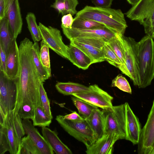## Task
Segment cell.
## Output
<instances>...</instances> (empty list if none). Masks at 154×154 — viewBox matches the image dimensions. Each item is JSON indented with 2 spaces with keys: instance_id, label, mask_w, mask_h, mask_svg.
<instances>
[{
  "instance_id": "6da1fadb",
  "label": "cell",
  "mask_w": 154,
  "mask_h": 154,
  "mask_svg": "<svg viewBox=\"0 0 154 154\" xmlns=\"http://www.w3.org/2000/svg\"><path fill=\"white\" fill-rule=\"evenodd\" d=\"M33 43L25 38L19 47L20 69L19 76L15 80L17 95L15 114L18 113L21 106L29 103L36 108L41 106L39 87L42 82L34 65L32 58L31 48Z\"/></svg>"
},
{
  "instance_id": "7a4b0ae2",
  "label": "cell",
  "mask_w": 154,
  "mask_h": 154,
  "mask_svg": "<svg viewBox=\"0 0 154 154\" xmlns=\"http://www.w3.org/2000/svg\"><path fill=\"white\" fill-rule=\"evenodd\" d=\"M0 127V154L7 152L19 154L22 139L26 133L18 114L13 110L8 112Z\"/></svg>"
},
{
  "instance_id": "3957f363",
  "label": "cell",
  "mask_w": 154,
  "mask_h": 154,
  "mask_svg": "<svg viewBox=\"0 0 154 154\" xmlns=\"http://www.w3.org/2000/svg\"><path fill=\"white\" fill-rule=\"evenodd\" d=\"M75 17L98 22L119 35H124L128 27L124 14L119 9L87 5L78 12Z\"/></svg>"
},
{
  "instance_id": "277c9868",
  "label": "cell",
  "mask_w": 154,
  "mask_h": 154,
  "mask_svg": "<svg viewBox=\"0 0 154 154\" xmlns=\"http://www.w3.org/2000/svg\"><path fill=\"white\" fill-rule=\"evenodd\" d=\"M140 78L139 88L150 85L154 79V41L148 35L137 43Z\"/></svg>"
},
{
  "instance_id": "5b68a950",
  "label": "cell",
  "mask_w": 154,
  "mask_h": 154,
  "mask_svg": "<svg viewBox=\"0 0 154 154\" xmlns=\"http://www.w3.org/2000/svg\"><path fill=\"white\" fill-rule=\"evenodd\" d=\"M104 122V134H115L119 140L127 139L125 103L102 110Z\"/></svg>"
},
{
  "instance_id": "8992f818",
  "label": "cell",
  "mask_w": 154,
  "mask_h": 154,
  "mask_svg": "<svg viewBox=\"0 0 154 154\" xmlns=\"http://www.w3.org/2000/svg\"><path fill=\"white\" fill-rule=\"evenodd\" d=\"M56 120L70 135L83 143L86 146L96 140V136L86 119L76 120L64 119L63 115L56 116Z\"/></svg>"
},
{
  "instance_id": "52a82bcc",
  "label": "cell",
  "mask_w": 154,
  "mask_h": 154,
  "mask_svg": "<svg viewBox=\"0 0 154 154\" xmlns=\"http://www.w3.org/2000/svg\"><path fill=\"white\" fill-rule=\"evenodd\" d=\"M119 38L123 48L127 69L130 74V78L134 85L138 87L140 78L138 56L137 43L131 37L120 35Z\"/></svg>"
},
{
  "instance_id": "ba28073f",
  "label": "cell",
  "mask_w": 154,
  "mask_h": 154,
  "mask_svg": "<svg viewBox=\"0 0 154 154\" xmlns=\"http://www.w3.org/2000/svg\"><path fill=\"white\" fill-rule=\"evenodd\" d=\"M17 95L15 80L9 78L0 70V120L14 108Z\"/></svg>"
},
{
  "instance_id": "9c48e42d",
  "label": "cell",
  "mask_w": 154,
  "mask_h": 154,
  "mask_svg": "<svg viewBox=\"0 0 154 154\" xmlns=\"http://www.w3.org/2000/svg\"><path fill=\"white\" fill-rule=\"evenodd\" d=\"M125 14L131 20L143 25L146 30L154 21V0H140Z\"/></svg>"
},
{
  "instance_id": "30bf717a",
  "label": "cell",
  "mask_w": 154,
  "mask_h": 154,
  "mask_svg": "<svg viewBox=\"0 0 154 154\" xmlns=\"http://www.w3.org/2000/svg\"><path fill=\"white\" fill-rule=\"evenodd\" d=\"M38 25L42 41L57 54L67 59L68 46L63 43L60 30L51 26H46L40 22Z\"/></svg>"
},
{
  "instance_id": "8fae6325",
  "label": "cell",
  "mask_w": 154,
  "mask_h": 154,
  "mask_svg": "<svg viewBox=\"0 0 154 154\" xmlns=\"http://www.w3.org/2000/svg\"><path fill=\"white\" fill-rule=\"evenodd\" d=\"M89 90L75 94V96L102 109L111 108L113 97L97 85L89 86Z\"/></svg>"
},
{
  "instance_id": "7c38bea8",
  "label": "cell",
  "mask_w": 154,
  "mask_h": 154,
  "mask_svg": "<svg viewBox=\"0 0 154 154\" xmlns=\"http://www.w3.org/2000/svg\"><path fill=\"white\" fill-rule=\"evenodd\" d=\"M154 148V100L137 144L139 154H150Z\"/></svg>"
},
{
  "instance_id": "4fadbf2b",
  "label": "cell",
  "mask_w": 154,
  "mask_h": 154,
  "mask_svg": "<svg viewBox=\"0 0 154 154\" xmlns=\"http://www.w3.org/2000/svg\"><path fill=\"white\" fill-rule=\"evenodd\" d=\"M64 34L69 40L76 38H88L102 39L108 43L118 35L107 28L93 29H86L72 27H61Z\"/></svg>"
},
{
  "instance_id": "5bb4252c",
  "label": "cell",
  "mask_w": 154,
  "mask_h": 154,
  "mask_svg": "<svg viewBox=\"0 0 154 154\" xmlns=\"http://www.w3.org/2000/svg\"><path fill=\"white\" fill-rule=\"evenodd\" d=\"M6 17L15 39L21 32L23 25L19 0H5Z\"/></svg>"
},
{
  "instance_id": "9a60e30c",
  "label": "cell",
  "mask_w": 154,
  "mask_h": 154,
  "mask_svg": "<svg viewBox=\"0 0 154 154\" xmlns=\"http://www.w3.org/2000/svg\"><path fill=\"white\" fill-rule=\"evenodd\" d=\"M119 140L115 134H104L101 137L86 146L87 154H111L115 142Z\"/></svg>"
},
{
  "instance_id": "2e32d148",
  "label": "cell",
  "mask_w": 154,
  "mask_h": 154,
  "mask_svg": "<svg viewBox=\"0 0 154 154\" xmlns=\"http://www.w3.org/2000/svg\"><path fill=\"white\" fill-rule=\"evenodd\" d=\"M29 119H23L22 123L25 133L29 136L41 154H53L54 152L43 136Z\"/></svg>"
},
{
  "instance_id": "e0dca14e",
  "label": "cell",
  "mask_w": 154,
  "mask_h": 154,
  "mask_svg": "<svg viewBox=\"0 0 154 154\" xmlns=\"http://www.w3.org/2000/svg\"><path fill=\"white\" fill-rule=\"evenodd\" d=\"M127 140L134 145L138 144L142 129L138 118L135 115L129 104L125 102Z\"/></svg>"
},
{
  "instance_id": "ac0fdd59",
  "label": "cell",
  "mask_w": 154,
  "mask_h": 154,
  "mask_svg": "<svg viewBox=\"0 0 154 154\" xmlns=\"http://www.w3.org/2000/svg\"><path fill=\"white\" fill-rule=\"evenodd\" d=\"M20 58L19 47L16 39H14L7 56L5 74L10 79L18 78L20 69Z\"/></svg>"
},
{
  "instance_id": "d6986e66",
  "label": "cell",
  "mask_w": 154,
  "mask_h": 154,
  "mask_svg": "<svg viewBox=\"0 0 154 154\" xmlns=\"http://www.w3.org/2000/svg\"><path fill=\"white\" fill-rule=\"evenodd\" d=\"M67 59L74 65L83 70L88 69L93 62L84 51L70 44L68 46Z\"/></svg>"
},
{
  "instance_id": "ffe728a7",
  "label": "cell",
  "mask_w": 154,
  "mask_h": 154,
  "mask_svg": "<svg viewBox=\"0 0 154 154\" xmlns=\"http://www.w3.org/2000/svg\"><path fill=\"white\" fill-rule=\"evenodd\" d=\"M42 136L57 154H72L71 150L59 139L57 132L46 127L42 128Z\"/></svg>"
},
{
  "instance_id": "44dd1931",
  "label": "cell",
  "mask_w": 154,
  "mask_h": 154,
  "mask_svg": "<svg viewBox=\"0 0 154 154\" xmlns=\"http://www.w3.org/2000/svg\"><path fill=\"white\" fill-rule=\"evenodd\" d=\"M86 119L93 130L97 140L101 137L104 134V122L102 110L98 108L95 109Z\"/></svg>"
},
{
  "instance_id": "7402d4cb",
  "label": "cell",
  "mask_w": 154,
  "mask_h": 154,
  "mask_svg": "<svg viewBox=\"0 0 154 154\" xmlns=\"http://www.w3.org/2000/svg\"><path fill=\"white\" fill-rule=\"evenodd\" d=\"M14 39L8 19L5 17L0 20V45L7 56Z\"/></svg>"
},
{
  "instance_id": "603a6c76",
  "label": "cell",
  "mask_w": 154,
  "mask_h": 154,
  "mask_svg": "<svg viewBox=\"0 0 154 154\" xmlns=\"http://www.w3.org/2000/svg\"><path fill=\"white\" fill-rule=\"evenodd\" d=\"M70 44L81 49H102L107 42L98 38H76L69 40Z\"/></svg>"
},
{
  "instance_id": "cb8c5ba5",
  "label": "cell",
  "mask_w": 154,
  "mask_h": 154,
  "mask_svg": "<svg viewBox=\"0 0 154 154\" xmlns=\"http://www.w3.org/2000/svg\"><path fill=\"white\" fill-rule=\"evenodd\" d=\"M55 87L59 93L64 95H72L90 89L89 86L72 82H58L56 84Z\"/></svg>"
},
{
  "instance_id": "d4e9b609",
  "label": "cell",
  "mask_w": 154,
  "mask_h": 154,
  "mask_svg": "<svg viewBox=\"0 0 154 154\" xmlns=\"http://www.w3.org/2000/svg\"><path fill=\"white\" fill-rule=\"evenodd\" d=\"M78 4V0H55L51 7L63 16L68 14L73 15L78 12L76 8Z\"/></svg>"
},
{
  "instance_id": "484cf974",
  "label": "cell",
  "mask_w": 154,
  "mask_h": 154,
  "mask_svg": "<svg viewBox=\"0 0 154 154\" xmlns=\"http://www.w3.org/2000/svg\"><path fill=\"white\" fill-rule=\"evenodd\" d=\"M40 50L38 42H34L31 48L32 59L40 79L42 82H44L50 77L40 60Z\"/></svg>"
},
{
  "instance_id": "4316f807",
  "label": "cell",
  "mask_w": 154,
  "mask_h": 154,
  "mask_svg": "<svg viewBox=\"0 0 154 154\" xmlns=\"http://www.w3.org/2000/svg\"><path fill=\"white\" fill-rule=\"evenodd\" d=\"M119 35H118L116 37L112 38L108 43L116 54L122 63L123 67V71L122 72L130 78V74L126 66L124 53L122 45L119 38Z\"/></svg>"
},
{
  "instance_id": "83f0119b",
  "label": "cell",
  "mask_w": 154,
  "mask_h": 154,
  "mask_svg": "<svg viewBox=\"0 0 154 154\" xmlns=\"http://www.w3.org/2000/svg\"><path fill=\"white\" fill-rule=\"evenodd\" d=\"M71 99L77 109L79 115L85 119H87L94 109L98 108L73 96L71 97Z\"/></svg>"
},
{
  "instance_id": "f1b7e54d",
  "label": "cell",
  "mask_w": 154,
  "mask_h": 154,
  "mask_svg": "<svg viewBox=\"0 0 154 154\" xmlns=\"http://www.w3.org/2000/svg\"><path fill=\"white\" fill-rule=\"evenodd\" d=\"M26 20L28 28L34 42H39L42 39L41 36L35 15L32 12H28L26 16Z\"/></svg>"
},
{
  "instance_id": "f546056e",
  "label": "cell",
  "mask_w": 154,
  "mask_h": 154,
  "mask_svg": "<svg viewBox=\"0 0 154 154\" xmlns=\"http://www.w3.org/2000/svg\"><path fill=\"white\" fill-rule=\"evenodd\" d=\"M72 27L86 29H103L106 27L103 24L95 21L76 17L73 19Z\"/></svg>"
},
{
  "instance_id": "4dcf8cb0",
  "label": "cell",
  "mask_w": 154,
  "mask_h": 154,
  "mask_svg": "<svg viewBox=\"0 0 154 154\" xmlns=\"http://www.w3.org/2000/svg\"><path fill=\"white\" fill-rule=\"evenodd\" d=\"M52 119L46 114L43 107L38 106L35 109L34 118L32 120L35 126L46 127L49 126L51 122Z\"/></svg>"
},
{
  "instance_id": "1f68e13d",
  "label": "cell",
  "mask_w": 154,
  "mask_h": 154,
  "mask_svg": "<svg viewBox=\"0 0 154 154\" xmlns=\"http://www.w3.org/2000/svg\"><path fill=\"white\" fill-rule=\"evenodd\" d=\"M106 59L110 64L119 69L122 72L123 67L122 63L113 50L108 43L102 48Z\"/></svg>"
},
{
  "instance_id": "d6a6232c",
  "label": "cell",
  "mask_w": 154,
  "mask_h": 154,
  "mask_svg": "<svg viewBox=\"0 0 154 154\" xmlns=\"http://www.w3.org/2000/svg\"><path fill=\"white\" fill-rule=\"evenodd\" d=\"M19 154H41L29 136L22 139Z\"/></svg>"
},
{
  "instance_id": "836d02e7",
  "label": "cell",
  "mask_w": 154,
  "mask_h": 154,
  "mask_svg": "<svg viewBox=\"0 0 154 154\" xmlns=\"http://www.w3.org/2000/svg\"><path fill=\"white\" fill-rule=\"evenodd\" d=\"M49 48L42 41L41 42L40 50V60L50 77L51 75Z\"/></svg>"
},
{
  "instance_id": "e575fe53",
  "label": "cell",
  "mask_w": 154,
  "mask_h": 154,
  "mask_svg": "<svg viewBox=\"0 0 154 154\" xmlns=\"http://www.w3.org/2000/svg\"><path fill=\"white\" fill-rule=\"evenodd\" d=\"M111 86L116 87L123 91L132 94L131 89L128 82L122 75H118L112 80Z\"/></svg>"
},
{
  "instance_id": "d590c367",
  "label": "cell",
  "mask_w": 154,
  "mask_h": 154,
  "mask_svg": "<svg viewBox=\"0 0 154 154\" xmlns=\"http://www.w3.org/2000/svg\"><path fill=\"white\" fill-rule=\"evenodd\" d=\"M39 94L41 100V106L43 107L46 114L52 119V115L50 101L47 93L43 86V82H41L39 87Z\"/></svg>"
},
{
  "instance_id": "8d00e7d4",
  "label": "cell",
  "mask_w": 154,
  "mask_h": 154,
  "mask_svg": "<svg viewBox=\"0 0 154 154\" xmlns=\"http://www.w3.org/2000/svg\"><path fill=\"white\" fill-rule=\"evenodd\" d=\"M92 60L93 63L106 61L102 49H81Z\"/></svg>"
},
{
  "instance_id": "74e56055",
  "label": "cell",
  "mask_w": 154,
  "mask_h": 154,
  "mask_svg": "<svg viewBox=\"0 0 154 154\" xmlns=\"http://www.w3.org/2000/svg\"><path fill=\"white\" fill-rule=\"evenodd\" d=\"M35 108L29 103L23 104L19 109L18 113L21 119H33Z\"/></svg>"
},
{
  "instance_id": "f35d334b",
  "label": "cell",
  "mask_w": 154,
  "mask_h": 154,
  "mask_svg": "<svg viewBox=\"0 0 154 154\" xmlns=\"http://www.w3.org/2000/svg\"><path fill=\"white\" fill-rule=\"evenodd\" d=\"M73 19L72 15L70 14H68L63 16L61 20V27L66 28H71L73 22Z\"/></svg>"
},
{
  "instance_id": "ab89813d",
  "label": "cell",
  "mask_w": 154,
  "mask_h": 154,
  "mask_svg": "<svg viewBox=\"0 0 154 154\" xmlns=\"http://www.w3.org/2000/svg\"><path fill=\"white\" fill-rule=\"evenodd\" d=\"M95 7L100 8H110L113 0H91Z\"/></svg>"
},
{
  "instance_id": "60d3db41",
  "label": "cell",
  "mask_w": 154,
  "mask_h": 154,
  "mask_svg": "<svg viewBox=\"0 0 154 154\" xmlns=\"http://www.w3.org/2000/svg\"><path fill=\"white\" fill-rule=\"evenodd\" d=\"M0 70L6 73V70L7 55L1 45H0Z\"/></svg>"
},
{
  "instance_id": "b9f144b4",
  "label": "cell",
  "mask_w": 154,
  "mask_h": 154,
  "mask_svg": "<svg viewBox=\"0 0 154 154\" xmlns=\"http://www.w3.org/2000/svg\"><path fill=\"white\" fill-rule=\"evenodd\" d=\"M63 117L64 119L69 120H76L84 119L75 111L73 112L70 114L63 116Z\"/></svg>"
},
{
  "instance_id": "7bdbcfd3",
  "label": "cell",
  "mask_w": 154,
  "mask_h": 154,
  "mask_svg": "<svg viewBox=\"0 0 154 154\" xmlns=\"http://www.w3.org/2000/svg\"><path fill=\"white\" fill-rule=\"evenodd\" d=\"M144 31L146 35L154 38V21L151 23L149 27Z\"/></svg>"
},
{
  "instance_id": "ee69618b",
  "label": "cell",
  "mask_w": 154,
  "mask_h": 154,
  "mask_svg": "<svg viewBox=\"0 0 154 154\" xmlns=\"http://www.w3.org/2000/svg\"><path fill=\"white\" fill-rule=\"evenodd\" d=\"M6 17L5 0H0V20Z\"/></svg>"
},
{
  "instance_id": "f6af8a7d",
  "label": "cell",
  "mask_w": 154,
  "mask_h": 154,
  "mask_svg": "<svg viewBox=\"0 0 154 154\" xmlns=\"http://www.w3.org/2000/svg\"><path fill=\"white\" fill-rule=\"evenodd\" d=\"M139 0H127V1L129 3L133 6L137 3Z\"/></svg>"
},
{
  "instance_id": "bcb514c9",
  "label": "cell",
  "mask_w": 154,
  "mask_h": 154,
  "mask_svg": "<svg viewBox=\"0 0 154 154\" xmlns=\"http://www.w3.org/2000/svg\"><path fill=\"white\" fill-rule=\"evenodd\" d=\"M150 154H154V148L151 151Z\"/></svg>"
}]
</instances>
